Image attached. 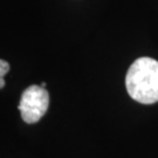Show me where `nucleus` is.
<instances>
[{"label":"nucleus","mask_w":158,"mask_h":158,"mask_svg":"<svg viewBox=\"0 0 158 158\" xmlns=\"http://www.w3.org/2000/svg\"><path fill=\"white\" fill-rule=\"evenodd\" d=\"M129 96L142 104L158 102V61L139 57L130 66L125 77Z\"/></svg>","instance_id":"nucleus-1"},{"label":"nucleus","mask_w":158,"mask_h":158,"mask_svg":"<svg viewBox=\"0 0 158 158\" xmlns=\"http://www.w3.org/2000/svg\"><path fill=\"white\" fill-rule=\"evenodd\" d=\"M49 106V94L41 85H29L23 93L18 109L21 118L28 124H34L44 117Z\"/></svg>","instance_id":"nucleus-2"},{"label":"nucleus","mask_w":158,"mask_h":158,"mask_svg":"<svg viewBox=\"0 0 158 158\" xmlns=\"http://www.w3.org/2000/svg\"><path fill=\"white\" fill-rule=\"evenodd\" d=\"M10 70V64L8 62H6L5 60L0 59V89L5 87V75L8 73Z\"/></svg>","instance_id":"nucleus-3"},{"label":"nucleus","mask_w":158,"mask_h":158,"mask_svg":"<svg viewBox=\"0 0 158 158\" xmlns=\"http://www.w3.org/2000/svg\"><path fill=\"white\" fill-rule=\"evenodd\" d=\"M41 85V87H44V88H45V87H46V82H42V83H41V85Z\"/></svg>","instance_id":"nucleus-4"}]
</instances>
